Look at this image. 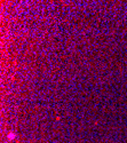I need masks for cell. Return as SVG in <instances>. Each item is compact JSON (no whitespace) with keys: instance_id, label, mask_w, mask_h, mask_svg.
Returning <instances> with one entry per match:
<instances>
[{"instance_id":"obj_1","label":"cell","mask_w":127,"mask_h":143,"mask_svg":"<svg viewBox=\"0 0 127 143\" xmlns=\"http://www.w3.org/2000/svg\"><path fill=\"white\" fill-rule=\"evenodd\" d=\"M15 137H16V134H15L14 132H9V133L7 134V139L9 140V141H13Z\"/></svg>"}]
</instances>
